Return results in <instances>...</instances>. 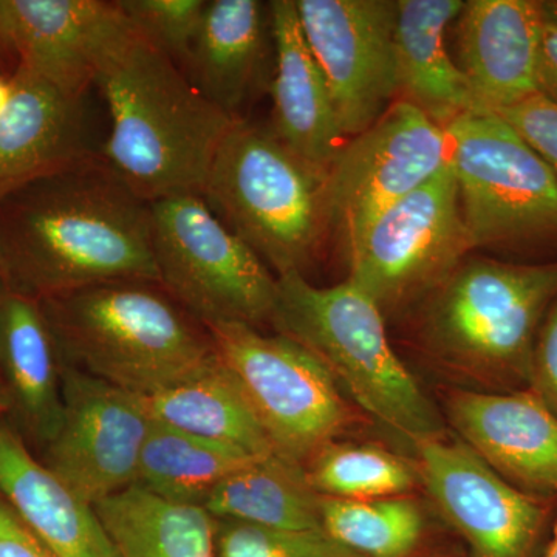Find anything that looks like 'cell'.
<instances>
[{
    "label": "cell",
    "mask_w": 557,
    "mask_h": 557,
    "mask_svg": "<svg viewBox=\"0 0 557 557\" xmlns=\"http://www.w3.org/2000/svg\"><path fill=\"white\" fill-rule=\"evenodd\" d=\"M11 53L13 51L10 49L9 40H7L5 33H3L2 22H0V60Z\"/></svg>",
    "instance_id": "38"
},
{
    "label": "cell",
    "mask_w": 557,
    "mask_h": 557,
    "mask_svg": "<svg viewBox=\"0 0 557 557\" xmlns=\"http://www.w3.org/2000/svg\"><path fill=\"white\" fill-rule=\"evenodd\" d=\"M555 527H557V520H556V522H555Z\"/></svg>",
    "instance_id": "43"
},
{
    "label": "cell",
    "mask_w": 557,
    "mask_h": 557,
    "mask_svg": "<svg viewBox=\"0 0 557 557\" xmlns=\"http://www.w3.org/2000/svg\"><path fill=\"white\" fill-rule=\"evenodd\" d=\"M296 9L344 135L357 137L397 97V0H296Z\"/></svg>",
    "instance_id": "14"
},
{
    "label": "cell",
    "mask_w": 557,
    "mask_h": 557,
    "mask_svg": "<svg viewBox=\"0 0 557 557\" xmlns=\"http://www.w3.org/2000/svg\"><path fill=\"white\" fill-rule=\"evenodd\" d=\"M3 406V399H2V395H0V408H2Z\"/></svg>",
    "instance_id": "41"
},
{
    "label": "cell",
    "mask_w": 557,
    "mask_h": 557,
    "mask_svg": "<svg viewBox=\"0 0 557 557\" xmlns=\"http://www.w3.org/2000/svg\"><path fill=\"white\" fill-rule=\"evenodd\" d=\"M0 497L53 557H120L87 504L0 423Z\"/></svg>",
    "instance_id": "20"
},
{
    "label": "cell",
    "mask_w": 557,
    "mask_h": 557,
    "mask_svg": "<svg viewBox=\"0 0 557 557\" xmlns=\"http://www.w3.org/2000/svg\"><path fill=\"white\" fill-rule=\"evenodd\" d=\"M0 115V199L14 189L102 156L87 94L62 89L17 65Z\"/></svg>",
    "instance_id": "16"
},
{
    "label": "cell",
    "mask_w": 557,
    "mask_h": 557,
    "mask_svg": "<svg viewBox=\"0 0 557 557\" xmlns=\"http://www.w3.org/2000/svg\"><path fill=\"white\" fill-rule=\"evenodd\" d=\"M306 468L321 496L346 500L408 496L420 482L417 461L361 443L332 442Z\"/></svg>",
    "instance_id": "29"
},
{
    "label": "cell",
    "mask_w": 557,
    "mask_h": 557,
    "mask_svg": "<svg viewBox=\"0 0 557 557\" xmlns=\"http://www.w3.org/2000/svg\"><path fill=\"white\" fill-rule=\"evenodd\" d=\"M201 197L276 277L304 274L332 230L327 171L244 119L220 143Z\"/></svg>",
    "instance_id": "5"
},
{
    "label": "cell",
    "mask_w": 557,
    "mask_h": 557,
    "mask_svg": "<svg viewBox=\"0 0 557 557\" xmlns=\"http://www.w3.org/2000/svg\"><path fill=\"white\" fill-rule=\"evenodd\" d=\"M95 509L120 557H218V520L199 505L163 500L134 485Z\"/></svg>",
    "instance_id": "25"
},
{
    "label": "cell",
    "mask_w": 557,
    "mask_h": 557,
    "mask_svg": "<svg viewBox=\"0 0 557 557\" xmlns=\"http://www.w3.org/2000/svg\"><path fill=\"white\" fill-rule=\"evenodd\" d=\"M0 369L22 420L49 443L62 417V357L39 300L0 296Z\"/></svg>",
    "instance_id": "23"
},
{
    "label": "cell",
    "mask_w": 557,
    "mask_h": 557,
    "mask_svg": "<svg viewBox=\"0 0 557 557\" xmlns=\"http://www.w3.org/2000/svg\"><path fill=\"white\" fill-rule=\"evenodd\" d=\"M207 329L278 456L307 467L357 420L329 370L296 341L237 322Z\"/></svg>",
    "instance_id": "9"
},
{
    "label": "cell",
    "mask_w": 557,
    "mask_h": 557,
    "mask_svg": "<svg viewBox=\"0 0 557 557\" xmlns=\"http://www.w3.org/2000/svg\"><path fill=\"white\" fill-rule=\"evenodd\" d=\"M445 129L472 249L557 242V178L536 150L496 113Z\"/></svg>",
    "instance_id": "8"
},
{
    "label": "cell",
    "mask_w": 557,
    "mask_h": 557,
    "mask_svg": "<svg viewBox=\"0 0 557 557\" xmlns=\"http://www.w3.org/2000/svg\"><path fill=\"white\" fill-rule=\"evenodd\" d=\"M537 94L557 104V25L545 17L539 50Z\"/></svg>",
    "instance_id": "35"
},
{
    "label": "cell",
    "mask_w": 557,
    "mask_h": 557,
    "mask_svg": "<svg viewBox=\"0 0 557 557\" xmlns=\"http://www.w3.org/2000/svg\"><path fill=\"white\" fill-rule=\"evenodd\" d=\"M274 42L273 123L287 148L329 171L348 141L327 81L304 38L296 0L270 2Z\"/></svg>",
    "instance_id": "19"
},
{
    "label": "cell",
    "mask_w": 557,
    "mask_h": 557,
    "mask_svg": "<svg viewBox=\"0 0 557 557\" xmlns=\"http://www.w3.org/2000/svg\"><path fill=\"white\" fill-rule=\"evenodd\" d=\"M11 91H13V87H11V79L0 75V115H2V113L5 112V109L9 108Z\"/></svg>",
    "instance_id": "36"
},
{
    "label": "cell",
    "mask_w": 557,
    "mask_h": 557,
    "mask_svg": "<svg viewBox=\"0 0 557 557\" xmlns=\"http://www.w3.org/2000/svg\"><path fill=\"white\" fill-rule=\"evenodd\" d=\"M274 49L270 3L209 0L183 72L231 119L259 89Z\"/></svg>",
    "instance_id": "21"
},
{
    "label": "cell",
    "mask_w": 557,
    "mask_h": 557,
    "mask_svg": "<svg viewBox=\"0 0 557 557\" xmlns=\"http://www.w3.org/2000/svg\"><path fill=\"white\" fill-rule=\"evenodd\" d=\"M0 281L35 300L159 282L149 201L102 156L14 189L0 199Z\"/></svg>",
    "instance_id": "1"
},
{
    "label": "cell",
    "mask_w": 557,
    "mask_h": 557,
    "mask_svg": "<svg viewBox=\"0 0 557 557\" xmlns=\"http://www.w3.org/2000/svg\"><path fill=\"white\" fill-rule=\"evenodd\" d=\"M496 115L536 150L557 178V104L534 95Z\"/></svg>",
    "instance_id": "32"
},
{
    "label": "cell",
    "mask_w": 557,
    "mask_h": 557,
    "mask_svg": "<svg viewBox=\"0 0 557 557\" xmlns=\"http://www.w3.org/2000/svg\"><path fill=\"white\" fill-rule=\"evenodd\" d=\"M0 557H53L0 497Z\"/></svg>",
    "instance_id": "34"
},
{
    "label": "cell",
    "mask_w": 557,
    "mask_h": 557,
    "mask_svg": "<svg viewBox=\"0 0 557 557\" xmlns=\"http://www.w3.org/2000/svg\"><path fill=\"white\" fill-rule=\"evenodd\" d=\"M448 418L461 442L512 486L557 502V417L531 391H456Z\"/></svg>",
    "instance_id": "17"
},
{
    "label": "cell",
    "mask_w": 557,
    "mask_h": 557,
    "mask_svg": "<svg viewBox=\"0 0 557 557\" xmlns=\"http://www.w3.org/2000/svg\"><path fill=\"white\" fill-rule=\"evenodd\" d=\"M544 557H557V527H553V539L545 549Z\"/></svg>",
    "instance_id": "39"
},
{
    "label": "cell",
    "mask_w": 557,
    "mask_h": 557,
    "mask_svg": "<svg viewBox=\"0 0 557 557\" xmlns=\"http://www.w3.org/2000/svg\"><path fill=\"white\" fill-rule=\"evenodd\" d=\"M218 520V557H361L324 530H278Z\"/></svg>",
    "instance_id": "30"
},
{
    "label": "cell",
    "mask_w": 557,
    "mask_h": 557,
    "mask_svg": "<svg viewBox=\"0 0 557 557\" xmlns=\"http://www.w3.org/2000/svg\"><path fill=\"white\" fill-rule=\"evenodd\" d=\"M2 295H5V292H3L2 281H0V296Z\"/></svg>",
    "instance_id": "40"
},
{
    "label": "cell",
    "mask_w": 557,
    "mask_h": 557,
    "mask_svg": "<svg viewBox=\"0 0 557 557\" xmlns=\"http://www.w3.org/2000/svg\"><path fill=\"white\" fill-rule=\"evenodd\" d=\"M0 22L17 65L62 89L87 94L102 62L132 30L119 2L0 0Z\"/></svg>",
    "instance_id": "15"
},
{
    "label": "cell",
    "mask_w": 557,
    "mask_h": 557,
    "mask_svg": "<svg viewBox=\"0 0 557 557\" xmlns=\"http://www.w3.org/2000/svg\"><path fill=\"white\" fill-rule=\"evenodd\" d=\"M450 164L448 132L409 102H392L369 129L348 139L327 171L330 222L344 245L392 203Z\"/></svg>",
    "instance_id": "11"
},
{
    "label": "cell",
    "mask_w": 557,
    "mask_h": 557,
    "mask_svg": "<svg viewBox=\"0 0 557 557\" xmlns=\"http://www.w3.org/2000/svg\"><path fill=\"white\" fill-rule=\"evenodd\" d=\"M39 302L65 362L139 397L218 364L208 329L159 282H108Z\"/></svg>",
    "instance_id": "3"
},
{
    "label": "cell",
    "mask_w": 557,
    "mask_h": 557,
    "mask_svg": "<svg viewBox=\"0 0 557 557\" xmlns=\"http://www.w3.org/2000/svg\"><path fill=\"white\" fill-rule=\"evenodd\" d=\"M321 525L330 537L361 557H410L423 536L424 516L409 496L322 497Z\"/></svg>",
    "instance_id": "28"
},
{
    "label": "cell",
    "mask_w": 557,
    "mask_h": 557,
    "mask_svg": "<svg viewBox=\"0 0 557 557\" xmlns=\"http://www.w3.org/2000/svg\"><path fill=\"white\" fill-rule=\"evenodd\" d=\"M132 27L180 69L199 33L208 0H116Z\"/></svg>",
    "instance_id": "31"
},
{
    "label": "cell",
    "mask_w": 557,
    "mask_h": 557,
    "mask_svg": "<svg viewBox=\"0 0 557 557\" xmlns=\"http://www.w3.org/2000/svg\"><path fill=\"white\" fill-rule=\"evenodd\" d=\"M258 457L153 421L135 485L163 500L203 507L222 480Z\"/></svg>",
    "instance_id": "27"
},
{
    "label": "cell",
    "mask_w": 557,
    "mask_h": 557,
    "mask_svg": "<svg viewBox=\"0 0 557 557\" xmlns=\"http://www.w3.org/2000/svg\"><path fill=\"white\" fill-rule=\"evenodd\" d=\"M153 421L237 446L255 456L274 453L269 437L220 359L196 379L143 397Z\"/></svg>",
    "instance_id": "26"
},
{
    "label": "cell",
    "mask_w": 557,
    "mask_h": 557,
    "mask_svg": "<svg viewBox=\"0 0 557 557\" xmlns=\"http://www.w3.org/2000/svg\"><path fill=\"white\" fill-rule=\"evenodd\" d=\"M95 87L109 109L102 157L141 199L199 194L234 119L197 90L134 27L102 62Z\"/></svg>",
    "instance_id": "2"
},
{
    "label": "cell",
    "mask_w": 557,
    "mask_h": 557,
    "mask_svg": "<svg viewBox=\"0 0 557 557\" xmlns=\"http://www.w3.org/2000/svg\"><path fill=\"white\" fill-rule=\"evenodd\" d=\"M159 284L203 327L271 324L277 277L199 194L150 203Z\"/></svg>",
    "instance_id": "7"
},
{
    "label": "cell",
    "mask_w": 557,
    "mask_h": 557,
    "mask_svg": "<svg viewBox=\"0 0 557 557\" xmlns=\"http://www.w3.org/2000/svg\"><path fill=\"white\" fill-rule=\"evenodd\" d=\"M416 453L420 482L472 557H544L553 500L512 486L461 440H429Z\"/></svg>",
    "instance_id": "12"
},
{
    "label": "cell",
    "mask_w": 557,
    "mask_h": 557,
    "mask_svg": "<svg viewBox=\"0 0 557 557\" xmlns=\"http://www.w3.org/2000/svg\"><path fill=\"white\" fill-rule=\"evenodd\" d=\"M428 557H453V556H428Z\"/></svg>",
    "instance_id": "42"
},
{
    "label": "cell",
    "mask_w": 557,
    "mask_h": 557,
    "mask_svg": "<svg viewBox=\"0 0 557 557\" xmlns=\"http://www.w3.org/2000/svg\"><path fill=\"white\" fill-rule=\"evenodd\" d=\"M347 251L348 281L383 311L435 292L472 251L450 164L381 211Z\"/></svg>",
    "instance_id": "10"
},
{
    "label": "cell",
    "mask_w": 557,
    "mask_h": 557,
    "mask_svg": "<svg viewBox=\"0 0 557 557\" xmlns=\"http://www.w3.org/2000/svg\"><path fill=\"white\" fill-rule=\"evenodd\" d=\"M322 497L304 465L271 453L222 480L203 508L212 518L249 525L322 530Z\"/></svg>",
    "instance_id": "24"
},
{
    "label": "cell",
    "mask_w": 557,
    "mask_h": 557,
    "mask_svg": "<svg viewBox=\"0 0 557 557\" xmlns=\"http://www.w3.org/2000/svg\"><path fill=\"white\" fill-rule=\"evenodd\" d=\"M557 298V260L465 259L435 292L424 338L443 362L491 392L528 391L542 319Z\"/></svg>",
    "instance_id": "6"
},
{
    "label": "cell",
    "mask_w": 557,
    "mask_h": 557,
    "mask_svg": "<svg viewBox=\"0 0 557 557\" xmlns=\"http://www.w3.org/2000/svg\"><path fill=\"white\" fill-rule=\"evenodd\" d=\"M541 10L545 20L557 25V0H547V2H541Z\"/></svg>",
    "instance_id": "37"
},
{
    "label": "cell",
    "mask_w": 557,
    "mask_h": 557,
    "mask_svg": "<svg viewBox=\"0 0 557 557\" xmlns=\"http://www.w3.org/2000/svg\"><path fill=\"white\" fill-rule=\"evenodd\" d=\"M456 21V62L482 112L498 113L539 95L541 2L468 0Z\"/></svg>",
    "instance_id": "18"
},
{
    "label": "cell",
    "mask_w": 557,
    "mask_h": 557,
    "mask_svg": "<svg viewBox=\"0 0 557 557\" xmlns=\"http://www.w3.org/2000/svg\"><path fill=\"white\" fill-rule=\"evenodd\" d=\"M152 423L143 397L62 359L61 423L44 465L95 507L135 485Z\"/></svg>",
    "instance_id": "13"
},
{
    "label": "cell",
    "mask_w": 557,
    "mask_h": 557,
    "mask_svg": "<svg viewBox=\"0 0 557 557\" xmlns=\"http://www.w3.org/2000/svg\"><path fill=\"white\" fill-rule=\"evenodd\" d=\"M271 325L307 348L359 408L413 448L446 437L434 403L391 346L384 311L348 278L317 287L300 273L277 277Z\"/></svg>",
    "instance_id": "4"
},
{
    "label": "cell",
    "mask_w": 557,
    "mask_h": 557,
    "mask_svg": "<svg viewBox=\"0 0 557 557\" xmlns=\"http://www.w3.org/2000/svg\"><path fill=\"white\" fill-rule=\"evenodd\" d=\"M557 417V298L539 327L531 358L530 387Z\"/></svg>",
    "instance_id": "33"
},
{
    "label": "cell",
    "mask_w": 557,
    "mask_h": 557,
    "mask_svg": "<svg viewBox=\"0 0 557 557\" xmlns=\"http://www.w3.org/2000/svg\"><path fill=\"white\" fill-rule=\"evenodd\" d=\"M463 0H397L394 25L399 100L416 106L438 126L482 112L445 36Z\"/></svg>",
    "instance_id": "22"
}]
</instances>
